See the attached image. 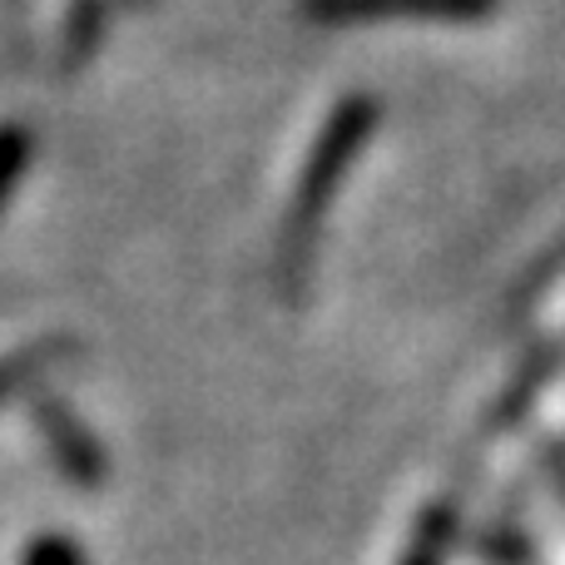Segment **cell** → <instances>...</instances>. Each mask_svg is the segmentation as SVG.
Returning <instances> with one entry per match:
<instances>
[{"label": "cell", "instance_id": "1", "mask_svg": "<svg viewBox=\"0 0 565 565\" xmlns=\"http://www.w3.org/2000/svg\"><path fill=\"white\" fill-rule=\"evenodd\" d=\"M497 0H302L318 20H382V15H431V20H477Z\"/></svg>", "mask_w": 565, "mask_h": 565}]
</instances>
